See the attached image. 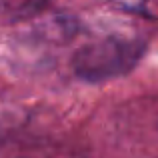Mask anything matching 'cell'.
Segmentation results:
<instances>
[{"label": "cell", "mask_w": 158, "mask_h": 158, "mask_svg": "<svg viewBox=\"0 0 158 158\" xmlns=\"http://www.w3.org/2000/svg\"><path fill=\"white\" fill-rule=\"evenodd\" d=\"M130 52H132L130 46H120L116 42H110L108 46L106 44L94 46L80 58L78 72L84 74V76H92V78L102 76V74H112L116 70L112 68L110 62H114L116 66H126L132 60Z\"/></svg>", "instance_id": "6da1fadb"}]
</instances>
